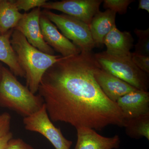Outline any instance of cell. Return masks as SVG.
Wrapping results in <instances>:
<instances>
[{"label":"cell","instance_id":"cell-1","mask_svg":"<svg viewBox=\"0 0 149 149\" xmlns=\"http://www.w3.org/2000/svg\"><path fill=\"white\" fill-rule=\"evenodd\" d=\"M100 66L92 52H81L63 57L46 71L37 92L52 121L97 130L109 125L124 127L121 110L94 77Z\"/></svg>","mask_w":149,"mask_h":149},{"label":"cell","instance_id":"cell-2","mask_svg":"<svg viewBox=\"0 0 149 149\" xmlns=\"http://www.w3.org/2000/svg\"><path fill=\"white\" fill-rule=\"evenodd\" d=\"M10 42L19 64L25 73L26 87L35 94L45 72L63 57L48 54L39 50L28 42L21 32L15 29L13 31Z\"/></svg>","mask_w":149,"mask_h":149},{"label":"cell","instance_id":"cell-3","mask_svg":"<svg viewBox=\"0 0 149 149\" xmlns=\"http://www.w3.org/2000/svg\"><path fill=\"white\" fill-rule=\"evenodd\" d=\"M44 104L41 97L32 93L3 66L0 82V107L13 110L25 117L40 110Z\"/></svg>","mask_w":149,"mask_h":149},{"label":"cell","instance_id":"cell-4","mask_svg":"<svg viewBox=\"0 0 149 149\" xmlns=\"http://www.w3.org/2000/svg\"><path fill=\"white\" fill-rule=\"evenodd\" d=\"M101 68L107 72L140 90L148 92L149 74L139 69L132 58L116 57L105 52L94 54Z\"/></svg>","mask_w":149,"mask_h":149},{"label":"cell","instance_id":"cell-5","mask_svg":"<svg viewBox=\"0 0 149 149\" xmlns=\"http://www.w3.org/2000/svg\"><path fill=\"white\" fill-rule=\"evenodd\" d=\"M42 13L56 24L65 37L72 40L81 52H91L96 47L88 24L66 14H57L46 10Z\"/></svg>","mask_w":149,"mask_h":149},{"label":"cell","instance_id":"cell-6","mask_svg":"<svg viewBox=\"0 0 149 149\" xmlns=\"http://www.w3.org/2000/svg\"><path fill=\"white\" fill-rule=\"evenodd\" d=\"M23 123L26 130L40 133L56 149H70L72 146V141L65 138L60 128L54 125L48 115L45 104L40 110L24 117Z\"/></svg>","mask_w":149,"mask_h":149},{"label":"cell","instance_id":"cell-7","mask_svg":"<svg viewBox=\"0 0 149 149\" xmlns=\"http://www.w3.org/2000/svg\"><path fill=\"white\" fill-rule=\"evenodd\" d=\"M102 2V0H63L47 2L42 8L60 11L90 25Z\"/></svg>","mask_w":149,"mask_h":149},{"label":"cell","instance_id":"cell-8","mask_svg":"<svg viewBox=\"0 0 149 149\" xmlns=\"http://www.w3.org/2000/svg\"><path fill=\"white\" fill-rule=\"evenodd\" d=\"M41 14L40 8H36L28 13L23 14L14 29L21 32L28 42L39 50L54 55V50L46 42L41 32L40 24Z\"/></svg>","mask_w":149,"mask_h":149},{"label":"cell","instance_id":"cell-9","mask_svg":"<svg viewBox=\"0 0 149 149\" xmlns=\"http://www.w3.org/2000/svg\"><path fill=\"white\" fill-rule=\"evenodd\" d=\"M40 24L44 40L62 56L67 57L80 53V49L59 32L56 26L42 13Z\"/></svg>","mask_w":149,"mask_h":149},{"label":"cell","instance_id":"cell-10","mask_svg":"<svg viewBox=\"0 0 149 149\" xmlns=\"http://www.w3.org/2000/svg\"><path fill=\"white\" fill-rule=\"evenodd\" d=\"M94 77L105 95L115 102H116L123 96L138 90L116 76L107 72L100 66L96 68L94 72Z\"/></svg>","mask_w":149,"mask_h":149},{"label":"cell","instance_id":"cell-11","mask_svg":"<svg viewBox=\"0 0 149 149\" xmlns=\"http://www.w3.org/2000/svg\"><path fill=\"white\" fill-rule=\"evenodd\" d=\"M76 129L77 141L74 149H114L120 146V139L118 135L106 137L88 127L82 126Z\"/></svg>","mask_w":149,"mask_h":149},{"label":"cell","instance_id":"cell-12","mask_svg":"<svg viewBox=\"0 0 149 149\" xmlns=\"http://www.w3.org/2000/svg\"><path fill=\"white\" fill-rule=\"evenodd\" d=\"M116 104L125 119L149 113V93L137 90L120 97Z\"/></svg>","mask_w":149,"mask_h":149},{"label":"cell","instance_id":"cell-13","mask_svg":"<svg viewBox=\"0 0 149 149\" xmlns=\"http://www.w3.org/2000/svg\"><path fill=\"white\" fill-rule=\"evenodd\" d=\"M133 37L129 32H121L115 25L104 38L108 54L116 57L132 58L130 50L133 46Z\"/></svg>","mask_w":149,"mask_h":149},{"label":"cell","instance_id":"cell-14","mask_svg":"<svg viewBox=\"0 0 149 149\" xmlns=\"http://www.w3.org/2000/svg\"><path fill=\"white\" fill-rule=\"evenodd\" d=\"M116 13L107 9L99 11L93 17L89 27L95 46L103 44L104 38L116 25Z\"/></svg>","mask_w":149,"mask_h":149},{"label":"cell","instance_id":"cell-15","mask_svg":"<svg viewBox=\"0 0 149 149\" xmlns=\"http://www.w3.org/2000/svg\"><path fill=\"white\" fill-rule=\"evenodd\" d=\"M13 29L4 35H0V61L6 64L15 76L25 77V73L19 64L16 54L10 44Z\"/></svg>","mask_w":149,"mask_h":149},{"label":"cell","instance_id":"cell-16","mask_svg":"<svg viewBox=\"0 0 149 149\" xmlns=\"http://www.w3.org/2000/svg\"><path fill=\"white\" fill-rule=\"evenodd\" d=\"M22 16L14 0H0V35L14 29Z\"/></svg>","mask_w":149,"mask_h":149},{"label":"cell","instance_id":"cell-17","mask_svg":"<svg viewBox=\"0 0 149 149\" xmlns=\"http://www.w3.org/2000/svg\"><path fill=\"white\" fill-rule=\"evenodd\" d=\"M127 136L134 139L146 138L149 140V113L125 119L124 127Z\"/></svg>","mask_w":149,"mask_h":149},{"label":"cell","instance_id":"cell-18","mask_svg":"<svg viewBox=\"0 0 149 149\" xmlns=\"http://www.w3.org/2000/svg\"><path fill=\"white\" fill-rule=\"evenodd\" d=\"M134 32L139 37V41L135 45L133 53L149 56V29L146 30L135 29Z\"/></svg>","mask_w":149,"mask_h":149},{"label":"cell","instance_id":"cell-19","mask_svg":"<svg viewBox=\"0 0 149 149\" xmlns=\"http://www.w3.org/2000/svg\"><path fill=\"white\" fill-rule=\"evenodd\" d=\"M103 6L107 10L124 14L127 12L128 6L133 2V0H104L103 1Z\"/></svg>","mask_w":149,"mask_h":149},{"label":"cell","instance_id":"cell-20","mask_svg":"<svg viewBox=\"0 0 149 149\" xmlns=\"http://www.w3.org/2000/svg\"><path fill=\"white\" fill-rule=\"evenodd\" d=\"M19 11H28L31 9L42 7L47 2L46 0H14Z\"/></svg>","mask_w":149,"mask_h":149},{"label":"cell","instance_id":"cell-21","mask_svg":"<svg viewBox=\"0 0 149 149\" xmlns=\"http://www.w3.org/2000/svg\"><path fill=\"white\" fill-rule=\"evenodd\" d=\"M132 60L135 65L143 72L149 73V56L132 53Z\"/></svg>","mask_w":149,"mask_h":149},{"label":"cell","instance_id":"cell-22","mask_svg":"<svg viewBox=\"0 0 149 149\" xmlns=\"http://www.w3.org/2000/svg\"><path fill=\"white\" fill-rule=\"evenodd\" d=\"M11 116L9 113H0V139L10 132Z\"/></svg>","mask_w":149,"mask_h":149},{"label":"cell","instance_id":"cell-23","mask_svg":"<svg viewBox=\"0 0 149 149\" xmlns=\"http://www.w3.org/2000/svg\"><path fill=\"white\" fill-rule=\"evenodd\" d=\"M6 149H35L31 145L21 139H11Z\"/></svg>","mask_w":149,"mask_h":149},{"label":"cell","instance_id":"cell-24","mask_svg":"<svg viewBox=\"0 0 149 149\" xmlns=\"http://www.w3.org/2000/svg\"><path fill=\"white\" fill-rule=\"evenodd\" d=\"M13 138V134L11 131L0 139V149H6L8 142Z\"/></svg>","mask_w":149,"mask_h":149},{"label":"cell","instance_id":"cell-25","mask_svg":"<svg viewBox=\"0 0 149 149\" xmlns=\"http://www.w3.org/2000/svg\"><path fill=\"white\" fill-rule=\"evenodd\" d=\"M138 9L146 10L149 13V0H140Z\"/></svg>","mask_w":149,"mask_h":149},{"label":"cell","instance_id":"cell-26","mask_svg":"<svg viewBox=\"0 0 149 149\" xmlns=\"http://www.w3.org/2000/svg\"><path fill=\"white\" fill-rule=\"evenodd\" d=\"M3 66L1 62L0 61V82L2 79V70Z\"/></svg>","mask_w":149,"mask_h":149}]
</instances>
